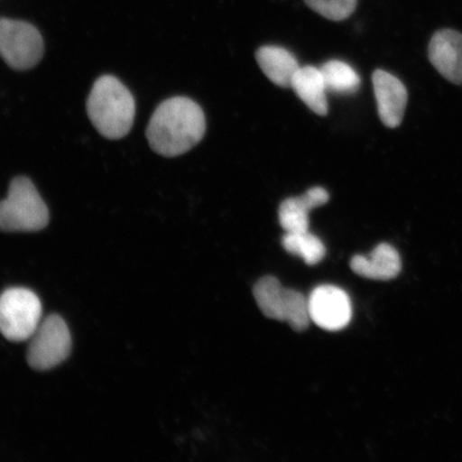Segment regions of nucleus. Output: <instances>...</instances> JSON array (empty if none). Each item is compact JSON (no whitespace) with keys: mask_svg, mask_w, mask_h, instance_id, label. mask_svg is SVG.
Here are the masks:
<instances>
[{"mask_svg":"<svg viewBox=\"0 0 462 462\" xmlns=\"http://www.w3.org/2000/svg\"><path fill=\"white\" fill-rule=\"evenodd\" d=\"M205 133L206 117L199 104L186 97H175L155 109L146 135L153 152L175 158L194 148Z\"/></svg>","mask_w":462,"mask_h":462,"instance_id":"f257e3e1","label":"nucleus"},{"mask_svg":"<svg viewBox=\"0 0 462 462\" xmlns=\"http://www.w3.org/2000/svg\"><path fill=\"white\" fill-rule=\"evenodd\" d=\"M135 100L112 75L97 79L87 100V113L97 132L109 140L129 134L135 118Z\"/></svg>","mask_w":462,"mask_h":462,"instance_id":"f03ea898","label":"nucleus"},{"mask_svg":"<svg viewBox=\"0 0 462 462\" xmlns=\"http://www.w3.org/2000/svg\"><path fill=\"white\" fill-rule=\"evenodd\" d=\"M50 222V212L36 187L26 177H17L10 184L8 198L0 201V230H42Z\"/></svg>","mask_w":462,"mask_h":462,"instance_id":"7ed1b4c3","label":"nucleus"},{"mask_svg":"<svg viewBox=\"0 0 462 462\" xmlns=\"http://www.w3.org/2000/svg\"><path fill=\"white\" fill-rule=\"evenodd\" d=\"M254 298L262 313L277 321L288 322L293 331L308 330L310 323L309 299L288 289L274 276H264L253 288Z\"/></svg>","mask_w":462,"mask_h":462,"instance_id":"20e7f679","label":"nucleus"},{"mask_svg":"<svg viewBox=\"0 0 462 462\" xmlns=\"http://www.w3.org/2000/svg\"><path fill=\"white\" fill-rule=\"evenodd\" d=\"M42 316V301L29 289L14 287L0 294V333L11 342L31 339Z\"/></svg>","mask_w":462,"mask_h":462,"instance_id":"39448f33","label":"nucleus"},{"mask_svg":"<svg viewBox=\"0 0 462 462\" xmlns=\"http://www.w3.org/2000/svg\"><path fill=\"white\" fill-rule=\"evenodd\" d=\"M72 338L65 320L57 315L46 318L31 337L27 361L34 371L45 372L70 356Z\"/></svg>","mask_w":462,"mask_h":462,"instance_id":"423d86ee","label":"nucleus"},{"mask_svg":"<svg viewBox=\"0 0 462 462\" xmlns=\"http://www.w3.org/2000/svg\"><path fill=\"white\" fill-rule=\"evenodd\" d=\"M42 33L29 23L0 19V56L14 70L37 66L43 56Z\"/></svg>","mask_w":462,"mask_h":462,"instance_id":"0eeeda50","label":"nucleus"},{"mask_svg":"<svg viewBox=\"0 0 462 462\" xmlns=\"http://www.w3.org/2000/svg\"><path fill=\"white\" fill-rule=\"evenodd\" d=\"M310 320L323 330L339 331L352 318L350 298L343 289L332 285L318 286L309 298Z\"/></svg>","mask_w":462,"mask_h":462,"instance_id":"6e6552de","label":"nucleus"},{"mask_svg":"<svg viewBox=\"0 0 462 462\" xmlns=\"http://www.w3.org/2000/svg\"><path fill=\"white\" fill-rule=\"evenodd\" d=\"M373 86L377 101L381 121L390 129H395L402 123L408 103V90L402 80L394 75L375 70L373 74Z\"/></svg>","mask_w":462,"mask_h":462,"instance_id":"1a4fd4ad","label":"nucleus"},{"mask_svg":"<svg viewBox=\"0 0 462 462\" xmlns=\"http://www.w3.org/2000/svg\"><path fill=\"white\" fill-rule=\"evenodd\" d=\"M431 65L448 82L462 85V33L454 29H440L432 34L429 44Z\"/></svg>","mask_w":462,"mask_h":462,"instance_id":"9d476101","label":"nucleus"},{"mask_svg":"<svg viewBox=\"0 0 462 462\" xmlns=\"http://www.w3.org/2000/svg\"><path fill=\"white\" fill-rule=\"evenodd\" d=\"M330 196L323 188L310 189L300 198L288 199L282 202L279 219L286 233H305L310 230V212L317 207L326 205Z\"/></svg>","mask_w":462,"mask_h":462,"instance_id":"9b49d317","label":"nucleus"},{"mask_svg":"<svg viewBox=\"0 0 462 462\" xmlns=\"http://www.w3.org/2000/svg\"><path fill=\"white\" fill-rule=\"evenodd\" d=\"M351 270L357 275L374 281L396 279L402 271V259L395 247L380 244L369 256L356 255L350 262Z\"/></svg>","mask_w":462,"mask_h":462,"instance_id":"f8f14e48","label":"nucleus"},{"mask_svg":"<svg viewBox=\"0 0 462 462\" xmlns=\"http://www.w3.org/2000/svg\"><path fill=\"white\" fill-rule=\"evenodd\" d=\"M256 60L265 77L282 88L291 87L294 75L301 68L297 58L281 46H263L256 51Z\"/></svg>","mask_w":462,"mask_h":462,"instance_id":"ddd939ff","label":"nucleus"},{"mask_svg":"<svg viewBox=\"0 0 462 462\" xmlns=\"http://www.w3.org/2000/svg\"><path fill=\"white\" fill-rule=\"evenodd\" d=\"M291 88L305 106L319 116L328 114L327 85L320 68L301 67L294 75Z\"/></svg>","mask_w":462,"mask_h":462,"instance_id":"4468645a","label":"nucleus"},{"mask_svg":"<svg viewBox=\"0 0 462 462\" xmlns=\"http://www.w3.org/2000/svg\"><path fill=\"white\" fill-rule=\"evenodd\" d=\"M282 247L291 255L301 257L309 265H316L326 257L327 248L317 236L305 233H286L282 239Z\"/></svg>","mask_w":462,"mask_h":462,"instance_id":"2eb2a0df","label":"nucleus"},{"mask_svg":"<svg viewBox=\"0 0 462 462\" xmlns=\"http://www.w3.org/2000/svg\"><path fill=\"white\" fill-rule=\"evenodd\" d=\"M328 91L337 95H352L359 90L360 75L348 63L330 60L320 68Z\"/></svg>","mask_w":462,"mask_h":462,"instance_id":"dca6fc26","label":"nucleus"},{"mask_svg":"<svg viewBox=\"0 0 462 462\" xmlns=\"http://www.w3.org/2000/svg\"><path fill=\"white\" fill-rule=\"evenodd\" d=\"M315 13L328 20L339 22L355 13L357 0H304Z\"/></svg>","mask_w":462,"mask_h":462,"instance_id":"f3484780","label":"nucleus"}]
</instances>
